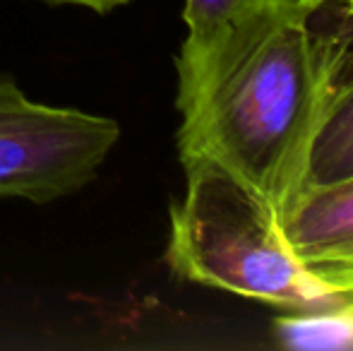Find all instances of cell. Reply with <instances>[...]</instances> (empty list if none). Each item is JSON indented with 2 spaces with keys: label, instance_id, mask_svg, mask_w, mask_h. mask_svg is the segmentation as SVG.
Segmentation results:
<instances>
[{
  "label": "cell",
  "instance_id": "obj_1",
  "mask_svg": "<svg viewBox=\"0 0 353 351\" xmlns=\"http://www.w3.org/2000/svg\"><path fill=\"white\" fill-rule=\"evenodd\" d=\"M305 0H260L176 61L181 161L212 159L286 217L305 190L330 51Z\"/></svg>",
  "mask_w": 353,
  "mask_h": 351
},
{
  "label": "cell",
  "instance_id": "obj_2",
  "mask_svg": "<svg viewBox=\"0 0 353 351\" xmlns=\"http://www.w3.org/2000/svg\"><path fill=\"white\" fill-rule=\"evenodd\" d=\"M183 169L185 195L171 205L166 245L181 279L293 310L339 299L298 263L279 214L262 197L212 159H188Z\"/></svg>",
  "mask_w": 353,
  "mask_h": 351
},
{
  "label": "cell",
  "instance_id": "obj_3",
  "mask_svg": "<svg viewBox=\"0 0 353 351\" xmlns=\"http://www.w3.org/2000/svg\"><path fill=\"white\" fill-rule=\"evenodd\" d=\"M118 137L113 118L32 101L0 75V197L46 205L82 190Z\"/></svg>",
  "mask_w": 353,
  "mask_h": 351
},
{
  "label": "cell",
  "instance_id": "obj_4",
  "mask_svg": "<svg viewBox=\"0 0 353 351\" xmlns=\"http://www.w3.org/2000/svg\"><path fill=\"white\" fill-rule=\"evenodd\" d=\"M281 229L312 279L336 296L353 294V178L305 188Z\"/></svg>",
  "mask_w": 353,
  "mask_h": 351
},
{
  "label": "cell",
  "instance_id": "obj_5",
  "mask_svg": "<svg viewBox=\"0 0 353 351\" xmlns=\"http://www.w3.org/2000/svg\"><path fill=\"white\" fill-rule=\"evenodd\" d=\"M339 14L341 22H336V27L322 29L330 51V70L305 188L353 178V14L344 10H339Z\"/></svg>",
  "mask_w": 353,
  "mask_h": 351
},
{
  "label": "cell",
  "instance_id": "obj_6",
  "mask_svg": "<svg viewBox=\"0 0 353 351\" xmlns=\"http://www.w3.org/2000/svg\"><path fill=\"white\" fill-rule=\"evenodd\" d=\"M276 344L288 349H353V294L322 308L296 310L272 325Z\"/></svg>",
  "mask_w": 353,
  "mask_h": 351
},
{
  "label": "cell",
  "instance_id": "obj_7",
  "mask_svg": "<svg viewBox=\"0 0 353 351\" xmlns=\"http://www.w3.org/2000/svg\"><path fill=\"white\" fill-rule=\"evenodd\" d=\"M260 0H185L183 19L188 24V37L183 46H197L214 37L219 29Z\"/></svg>",
  "mask_w": 353,
  "mask_h": 351
},
{
  "label": "cell",
  "instance_id": "obj_8",
  "mask_svg": "<svg viewBox=\"0 0 353 351\" xmlns=\"http://www.w3.org/2000/svg\"><path fill=\"white\" fill-rule=\"evenodd\" d=\"M51 3H70V5H84V8L94 10V12H108V10L125 5L130 0H51Z\"/></svg>",
  "mask_w": 353,
  "mask_h": 351
},
{
  "label": "cell",
  "instance_id": "obj_9",
  "mask_svg": "<svg viewBox=\"0 0 353 351\" xmlns=\"http://www.w3.org/2000/svg\"><path fill=\"white\" fill-rule=\"evenodd\" d=\"M307 5H312L315 10H322V8H339L344 12H351L353 14V0H305Z\"/></svg>",
  "mask_w": 353,
  "mask_h": 351
}]
</instances>
